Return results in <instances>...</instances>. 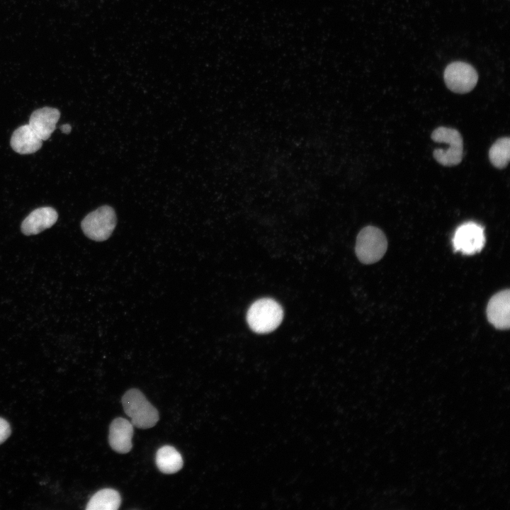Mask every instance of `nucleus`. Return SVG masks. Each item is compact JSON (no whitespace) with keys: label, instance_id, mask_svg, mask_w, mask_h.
I'll return each instance as SVG.
<instances>
[{"label":"nucleus","instance_id":"f257e3e1","mask_svg":"<svg viewBox=\"0 0 510 510\" xmlns=\"http://www.w3.org/2000/svg\"><path fill=\"white\" fill-rule=\"evenodd\" d=\"M281 306L271 298L255 301L246 313V321L252 331L258 334L269 333L276 329L283 320Z\"/></svg>","mask_w":510,"mask_h":510},{"label":"nucleus","instance_id":"f03ea898","mask_svg":"<svg viewBox=\"0 0 510 510\" xmlns=\"http://www.w3.org/2000/svg\"><path fill=\"white\" fill-rule=\"evenodd\" d=\"M121 401L125 413L130 418L132 424L137 428L149 429L159 421L157 409L138 389L128 390Z\"/></svg>","mask_w":510,"mask_h":510},{"label":"nucleus","instance_id":"7ed1b4c3","mask_svg":"<svg viewBox=\"0 0 510 510\" xmlns=\"http://www.w3.org/2000/svg\"><path fill=\"white\" fill-rule=\"evenodd\" d=\"M387 248L386 237L376 227H365L357 236L355 251L358 259L363 264L377 262L384 256Z\"/></svg>","mask_w":510,"mask_h":510},{"label":"nucleus","instance_id":"20e7f679","mask_svg":"<svg viewBox=\"0 0 510 510\" xmlns=\"http://www.w3.org/2000/svg\"><path fill=\"white\" fill-rule=\"evenodd\" d=\"M431 137L436 142L448 145L446 149H434L433 155L437 162L446 166H455L461 162L463 157V141L458 130L439 127L433 131Z\"/></svg>","mask_w":510,"mask_h":510},{"label":"nucleus","instance_id":"39448f33","mask_svg":"<svg viewBox=\"0 0 510 510\" xmlns=\"http://www.w3.org/2000/svg\"><path fill=\"white\" fill-rule=\"evenodd\" d=\"M117 223L114 209L109 205H103L89 212L81 221V227L84 234L89 239L102 242L111 235Z\"/></svg>","mask_w":510,"mask_h":510},{"label":"nucleus","instance_id":"423d86ee","mask_svg":"<svg viewBox=\"0 0 510 510\" xmlns=\"http://www.w3.org/2000/svg\"><path fill=\"white\" fill-rule=\"evenodd\" d=\"M443 77L446 86L457 94L470 92L478 80V74L475 68L464 62L449 64L444 71Z\"/></svg>","mask_w":510,"mask_h":510},{"label":"nucleus","instance_id":"0eeeda50","mask_svg":"<svg viewBox=\"0 0 510 510\" xmlns=\"http://www.w3.org/2000/svg\"><path fill=\"white\" fill-rule=\"evenodd\" d=\"M484 243L483 227L473 222H468L459 226L453 239L455 250L468 255L480 251Z\"/></svg>","mask_w":510,"mask_h":510},{"label":"nucleus","instance_id":"6e6552de","mask_svg":"<svg viewBox=\"0 0 510 510\" xmlns=\"http://www.w3.org/2000/svg\"><path fill=\"white\" fill-rule=\"evenodd\" d=\"M488 321L497 329H507L510 324L509 290H502L493 295L487 307Z\"/></svg>","mask_w":510,"mask_h":510},{"label":"nucleus","instance_id":"1a4fd4ad","mask_svg":"<svg viewBox=\"0 0 510 510\" xmlns=\"http://www.w3.org/2000/svg\"><path fill=\"white\" fill-rule=\"evenodd\" d=\"M133 425L128 419L117 417L109 427L108 441L111 448L119 453H127L132 449Z\"/></svg>","mask_w":510,"mask_h":510},{"label":"nucleus","instance_id":"9d476101","mask_svg":"<svg viewBox=\"0 0 510 510\" xmlns=\"http://www.w3.org/2000/svg\"><path fill=\"white\" fill-rule=\"evenodd\" d=\"M58 218L57 211L51 207H41L32 211L22 222L21 232L25 235L39 234L51 227Z\"/></svg>","mask_w":510,"mask_h":510},{"label":"nucleus","instance_id":"9b49d317","mask_svg":"<svg viewBox=\"0 0 510 510\" xmlns=\"http://www.w3.org/2000/svg\"><path fill=\"white\" fill-rule=\"evenodd\" d=\"M60 117L58 109L44 107L33 112L28 125L42 141L47 140L55 130Z\"/></svg>","mask_w":510,"mask_h":510},{"label":"nucleus","instance_id":"f8f14e48","mask_svg":"<svg viewBox=\"0 0 510 510\" xmlns=\"http://www.w3.org/2000/svg\"><path fill=\"white\" fill-rule=\"evenodd\" d=\"M42 140L35 133L28 124L18 128L11 137V146L21 154H32L40 149Z\"/></svg>","mask_w":510,"mask_h":510},{"label":"nucleus","instance_id":"ddd939ff","mask_svg":"<svg viewBox=\"0 0 510 510\" xmlns=\"http://www.w3.org/2000/svg\"><path fill=\"white\" fill-rule=\"evenodd\" d=\"M156 464L162 472L173 474L182 468L183 462L181 453L175 448L164 446L157 452Z\"/></svg>","mask_w":510,"mask_h":510},{"label":"nucleus","instance_id":"4468645a","mask_svg":"<svg viewBox=\"0 0 510 510\" xmlns=\"http://www.w3.org/2000/svg\"><path fill=\"white\" fill-rule=\"evenodd\" d=\"M121 497L113 489L106 488L96 492L89 499L87 510H116L120 507Z\"/></svg>","mask_w":510,"mask_h":510},{"label":"nucleus","instance_id":"2eb2a0df","mask_svg":"<svg viewBox=\"0 0 510 510\" xmlns=\"http://www.w3.org/2000/svg\"><path fill=\"white\" fill-rule=\"evenodd\" d=\"M510 158L509 137L498 139L489 150V159L491 164L497 169H504L509 164Z\"/></svg>","mask_w":510,"mask_h":510},{"label":"nucleus","instance_id":"dca6fc26","mask_svg":"<svg viewBox=\"0 0 510 510\" xmlns=\"http://www.w3.org/2000/svg\"><path fill=\"white\" fill-rule=\"evenodd\" d=\"M11 432L10 424L4 419L0 417V444L4 443Z\"/></svg>","mask_w":510,"mask_h":510},{"label":"nucleus","instance_id":"f3484780","mask_svg":"<svg viewBox=\"0 0 510 510\" xmlns=\"http://www.w3.org/2000/svg\"><path fill=\"white\" fill-rule=\"evenodd\" d=\"M60 130L63 133L69 134L71 132L72 127L69 124H64L60 126Z\"/></svg>","mask_w":510,"mask_h":510}]
</instances>
